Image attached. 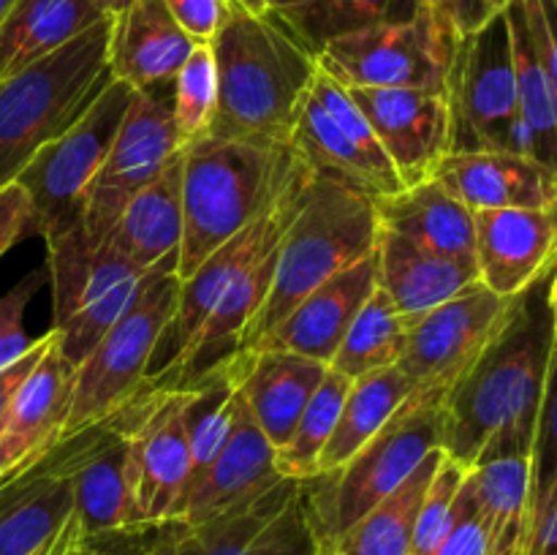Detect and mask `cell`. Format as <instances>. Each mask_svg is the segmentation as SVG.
Instances as JSON below:
<instances>
[{"mask_svg":"<svg viewBox=\"0 0 557 555\" xmlns=\"http://www.w3.org/2000/svg\"><path fill=\"white\" fill-rule=\"evenodd\" d=\"M547 281L517 299L509 324L444 397L441 449L460 466L531 455L555 359Z\"/></svg>","mask_w":557,"mask_h":555,"instance_id":"cell-1","label":"cell"},{"mask_svg":"<svg viewBox=\"0 0 557 555\" xmlns=\"http://www.w3.org/2000/svg\"><path fill=\"white\" fill-rule=\"evenodd\" d=\"M218 112L207 136L288 145L319 71L315 52L275 14L228 5L212 38Z\"/></svg>","mask_w":557,"mask_h":555,"instance_id":"cell-2","label":"cell"},{"mask_svg":"<svg viewBox=\"0 0 557 555\" xmlns=\"http://www.w3.org/2000/svg\"><path fill=\"white\" fill-rule=\"evenodd\" d=\"M308 172L292 145L205 136L183 147L180 281L226 239L261 221Z\"/></svg>","mask_w":557,"mask_h":555,"instance_id":"cell-3","label":"cell"},{"mask_svg":"<svg viewBox=\"0 0 557 555\" xmlns=\"http://www.w3.org/2000/svg\"><path fill=\"white\" fill-rule=\"evenodd\" d=\"M379 243V218L373 199L313 174L302 210L288 226L264 305L250 321L239 351L253 348L267 332L275 330L313 288L348 270Z\"/></svg>","mask_w":557,"mask_h":555,"instance_id":"cell-4","label":"cell"},{"mask_svg":"<svg viewBox=\"0 0 557 555\" xmlns=\"http://www.w3.org/2000/svg\"><path fill=\"white\" fill-rule=\"evenodd\" d=\"M114 16L0 82V185L16 180L44 145L58 139L85 114L112 79L109 41Z\"/></svg>","mask_w":557,"mask_h":555,"instance_id":"cell-5","label":"cell"},{"mask_svg":"<svg viewBox=\"0 0 557 555\" xmlns=\"http://www.w3.org/2000/svg\"><path fill=\"white\" fill-rule=\"evenodd\" d=\"M444 444V400L411 392L395 417L335 471L299 482L315 544H326L395 493Z\"/></svg>","mask_w":557,"mask_h":555,"instance_id":"cell-6","label":"cell"},{"mask_svg":"<svg viewBox=\"0 0 557 555\" xmlns=\"http://www.w3.org/2000/svg\"><path fill=\"white\" fill-rule=\"evenodd\" d=\"M180 297L177 264L166 261L145 272L136 297L107 335L76 365L74 400L65 435L79 433L128 406L147 386L152 354Z\"/></svg>","mask_w":557,"mask_h":555,"instance_id":"cell-7","label":"cell"},{"mask_svg":"<svg viewBox=\"0 0 557 555\" xmlns=\"http://www.w3.org/2000/svg\"><path fill=\"white\" fill-rule=\"evenodd\" d=\"M128 82L109 79L92 98L79 120L65 134L44 145L27 166L16 174V183L27 190L33 205V234L44 243H54L82 229V205L92 177L109 156L120 123L134 98Z\"/></svg>","mask_w":557,"mask_h":555,"instance_id":"cell-8","label":"cell"},{"mask_svg":"<svg viewBox=\"0 0 557 555\" xmlns=\"http://www.w3.org/2000/svg\"><path fill=\"white\" fill-rule=\"evenodd\" d=\"M460 33L433 3L406 22L346 33L315 52L319 69L343 87H419L446 92Z\"/></svg>","mask_w":557,"mask_h":555,"instance_id":"cell-9","label":"cell"},{"mask_svg":"<svg viewBox=\"0 0 557 555\" xmlns=\"http://www.w3.org/2000/svg\"><path fill=\"white\" fill-rule=\"evenodd\" d=\"M446 96L451 109V150H506L539 158L536 139L520 118L506 11L462 38Z\"/></svg>","mask_w":557,"mask_h":555,"instance_id":"cell-10","label":"cell"},{"mask_svg":"<svg viewBox=\"0 0 557 555\" xmlns=\"http://www.w3.org/2000/svg\"><path fill=\"white\" fill-rule=\"evenodd\" d=\"M288 145L310 172L373 201L406 188L351 92L321 69L305 96Z\"/></svg>","mask_w":557,"mask_h":555,"instance_id":"cell-11","label":"cell"},{"mask_svg":"<svg viewBox=\"0 0 557 555\" xmlns=\"http://www.w3.org/2000/svg\"><path fill=\"white\" fill-rule=\"evenodd\" d=\"M180 147L172 112V82L136 90L109 156L92 177L82 205V229L96 250L128 201L163 172Z\"/></svg>","mask_w":557,"mask_h":555,"instance_id":"cell-12","label":"cell"},{"mask_svg":"<svg viewBox=\"0 0 557 555\" xmlns=\"http://www.w3.org/2000/svg\"><path fill=\"white\" fill-rule=\"evenodd\" d=\"M313 528L305 515L297 479L221 515L188 526L166 520L152 526L150 555H315Z\"/></svg>","mask_w":557,"mask_h":555,"instance_id":"cell-13","label":"cell"},{"mask_svg":"<svg viewBox=\"0 0 557 555\" xmlns=\"http://www.w3.org/2000/svg\"><path fill=\"white\" fill-rule=\"evenodd\" d=\"M517 299L500 297L476 281L413 321L408 326L406 351L397 362L413 392L444 400L504 332Z\"/></svg>","mask_w":557,"mask_h":555,"instance_id":"cell-14","label":"cell"},{"mask_svg":"<svg viewBox=\"0 0 557 555\" xmlns=\"http://www.w3.org/2000/svg\"><path fill=\"white\" fill-rule=\"evenodd\" d=\"M310 180H313V172L302 174L261 221L250 223L248 229H243V232L234 234L232 239H226V243H223L221 248L212 250L185 281H180L177 308H174L172 321L163 326L161 341H158L156 354H152L147 381L163 375L174 362H177L180 354H183L185 346L194 341L199 326L205 324L210 310L215 308L221 294L226 292L228 283H232L245 267L253 264L259 256L270 254L272 248H277V245L283 243L288 226L294 223L297 212L302 210Z\"/></svg>","mask_w":557,"mask_h":555,"instance_id":"cell-15","label":"cell"},{"mask_svg":"<svg viewBox=\"0 0 557 555\" xmlns=\"http://www.w3.org/2000/svg\"><path fill=\"white\" fill-rule=\"evenodd\" d=\"M98 424L63 435L0 477V555H36L74 515V477Z\"/></svg>","mask_w":557,"mask_h":555,"instance_id":"cell-16","label":"cell"},{"mask_svg":"<svg viewBox=\"0 0 557 555\" xmlns=\"http://www.w3.org/2000/svg\"><path fill=\"white\" fill-rule=\"evenodd\" d=\"M183 408L185 390L147 381L131 424V473L145 526L172 520L188 484L190 449Z\"/></svg>","mask_w":557,"mask_h":555,"instance_id":"cell-17","label":"cell"},{"mask_svg":"<svg viewBox=\"0 0 557 555\" xmlns=\"http://www.w3.org/2000/svg\"><path fill=\"white\" fill-rule=\"evenodd\" d=\"M403 185L433 177L451 150L449 96L419 87H346Z\"/></svg>","mask_w":557,"mask_h":555,"instance_id":"cell-18","label":"cell"},{"mask_svg":"<svg viewBox=\"0 0 557 555\" xmlns=\"http://www.w3.org/2000/svg\"><path fill=\"white\" fill-rule=\"evenodd\" d=\"M479 281L500 297H522L557 267V201L473 212Z\"/></svg>","mask_w":557,"mask_h":555,"instance_id":"cell-19","label":"cell"},{"mask_svg":"<svg viewBox=\"0 0 557 555\" xmlns=\"http://www.w3.org/2000/svg\"><path fill=\"white\" fill-rule=\"evenodd\" d=\"M141 392L117 414L101 419L96 441L76 468L74 511L87 536L145 526L136 506L134 473H131V424Z\"/></svg>","mask_w":557,"mask_h":555,"instance_id":"cell-20","label":"cell"},{"mask_svg":"<svg viewBox=\"0 0 557 555\" xmlns=\"http://www.w3.org/2000/svg\"><path fill=\"white\" fill-rule=\"evenodd\" d=\"M275 455L277 449L267 441L239 397L226 444L212 466L185 490L172 520L194 526L275 488L281 479H286L277 471Z\"/></svg>","mask_w":557,"mask_h":555,"instance_id":"cell-21","label":"cell"},{"mask_svg":"<svg viewBox=\"0 0 557 555\" xmlns=\"http://www.w3.org/2000/svg\"><path fill=\"white\" fill-rule=\"evenodd\" d=\"M379 286L375 250L348 270L337 272L308 294L281 324L267 332L253 348H275L330 365L341 348L348 326ZM250 351V348H248Z\"/></svg>","mask_w":557,"mask_h":555,"instance_id":"cell-22","label":"cell"},{"mask_svg":"<svg viewBox=\"0 0 557 555\" xmlns=\"http://www.w3.org/2000/svg\"><path fill=\"white\" fill-rule=\"evenodd\" d=\"M76 368L60 351L52 330L47 351L16 390L0 424V477L58 444L69 424Z\"/></svg>","mask_w":557,"mask_h":555,"instance_id":"cell-23","label":"cell"},{"mask_svg":"<svg viewBox=\"0 0 557 555\" xmlns=\"http://www.w3.org/2000/svg\"><path fill=\"white\" fill-rule=\"evenodd\" d=\"M471 212L557 201V172L539 158L506 150H449L433 169Z\"/></svg>","mask_w":557,"mask_h":555,"instance_id":"cell-24","label":"cell"},{"mask_svg":"<svg viewBox=\"0 0 557 555\" xmlns=\"http://www.w3.org/2000/svg\"><path fill=\"white\" fill-rule=\"evenodd\" d=\"M239 397L275 449L286 446L330 365L275 348L237 351Z\"/></svg>","mask_w":557,"mask_h":555,"instance_id":"cell-25","label":"cell"},{"mask_svg":"<svg viewBox=\"0 0 557 555\" xmlns=\"http://www.w3.org/2000/svg\"><path fill=\"white\" fill-rule=\"evenodd\" d=\"M375 261L379 288H384L408 326L479 281L476 261L422 248L386 229H379Z\"/></svg>","mask_w":557,"mask_h":555,"instance_id":"cell-26","label":"cell"},{"mask_svg":"<svg viewBox=\"0 0 557 555\" xmlns=\"http://www.w3.org/2000/svg\"><path fill=\"white\" fill-rule=\"evenodd\" d=\"M196 41L174 22L163 0H136L114 16L109 74L134 90L174 82Z\"/></svg>","mask_w":557,"mask_h":555,"instance_id":"cell-27","label":"cell"},{"mask_svg":"<svg viewBox=\"0 0 557 555\" xmlns=\"http://www.w3.org/2000/svg\"><path fill=\"white\" fill-rule=\"evenodd\" d=\"M101 245H109L139 270L180 259L183 245V150L139 190Z\"/></svg>","mask_w":557,"mask_h":555,"instance_id":"cell-28","label":"cell"},{"mask_svg":"<svg viewBox=\"0 0 557 555\" xmlns=\"http://www.w3.org/2000/svg\"><path fill=\"white\" fill-rule=\"evenodd\" d=\"M379 229L395 232L422 248L476 261V229L473 212L446 188L428 177L373 201Z\"/></svg>","mask_w":557,"mask_h":555,"instance_id":"cell-29","label":"cell"},{"mask_svg":"<svg viewBox=\"0 0 557 555\" xmlns=\"http://www.w3.org/2000/svg\"><path fill=\"white\" fill-rule=\"evenodd\" d=\"M145 270L131 264L125 256L109 245H98L92 250L87 281L82 286L74 310L52 330L58 332L60 351L71 365H79L109 332V326L125 313L131 299L136 297Z\"/></svg>","mask_w":557,"mask_h":555,"instance_id":"cell-30","label":"cell"},{"mask_svg":"<svg viewBox=\"0 0 557 555\" xmlns=\"http://www.w3.org/2000/svg\"><path fill=\"white\" fill-rule=\"evenodd\" d=\"M107 20L87 0H16L0 25V82Z\"/></svg>","mask_w":557,"mask_h":555,"instance_id":"cell-31","label":"cell"},{"mask_svg":"<svg viewBox=\"0 0 557 555\" xmlns=\"http://www.w3.org/2000/svg\"><path fill=\"white\" fill-rule=\"evenodd\" d=\"M444 449H433L417 471L400 484L392 495H386L379 506L359 517L351 528L321 544V555H411L413 526L417 511L428 493L433 473L438 468Z\"/></svg>","mask_w":557,"mask_h":555,"instance_id":"cell-32","label":"cell"},{"mask_svg":"<svg viewBox=\"0 0 557 555\" xmlns=\"http://www.w3.org/2000/svg\"><path fill=\"white\" fill-rule=\"evenodd\" d=\"M468 488L493 555H522L531 506V455H500L468 468Z\"/></svg>","mask_w":557,"mask_h":555,"instance_id":"cell-33","label":"cell"},{"mask_svg":"<svg viewBox=\"0 0 557 555\" xmlns=\"http://www.w3.org/2000/svg\"><path fill=\"white\" fill-rule=\"evenodd\" d=\"M411 381L397 365L354 379L346 400H343L335 430H332L330 441H326L324 452L315 462V477L335 471L343 462L351 460L395 417V411L411 397Z\"/></svg>","mask_w":557,"mask_h":555,"instance_id":"cell-34","label":"cell"},{"mask_svg":"<svg viewBox=\"0 0 557 555\" xmlns=\"http://www.w3.org/2000/svg\"><path fill=\"white\" fill-rule=\"evenodd\" d=\"M511 30V58H515L517 98H520V118L536 139L539 158L557 172V103L547 69L539 54L536 38L528 25L522 0H509L506 5Z\"/></svg>","mask_w":557,"mask_h":555,"instance_id":"cell-35","label":"cell"},{"mask_svg":"<svg viewBox=\"0 0 557 555\" xmlns=\"http://www.w3.org/2000/svg\"><path fill=\"white\" fill-rule=\"evenodd\" d=\"M408 324L384 288L375 286L368 303L357 313V319L348 326L341 348L332 357L330 368L343 373L346 379L375 373V370L395 368L406 351Z\"/></svg>","mask_w":557,"mask_h":555,"instance_id":"cell-36","label":"cell"},{"mask_svg":"<svg viewBox=\"0 0 557 555\" xmlns=\"http://www.w3.org/2000/svg\"><path fill=\"white\" fill-rule=\"evenodd\" d=\"M422 3L424 0H310L275 16L286 22L313 52H319L326 41L346 33L411 20Z\"/></svg>","mask_w":557,"mask_h":555,"instance_id":"cell-37","label":"cell"},{"mask_svg":"<svg viewBox=\"0 0 557 555\" xmlns=\"http://www.w3.org/2000/svg\"><path fill=\"white\" fill-rule=\"evenodd\" d=\"M348 386H351V379H346V375L332 368L326 370L324 381L305 406L292 439L286 441V446L277 449L275 466L281 477L297 479V482L315 477V462H319L321 452H324L326 441L335 430Z\"/></svg>","mask_w":557,"mask_h":555,"instance_id":"cell-38","label":"cell"},{"mask_svg":"<svg viewBox=\"0 0 557 555\" xmlns=\"http://www.w3.org/2000/svg\"><path fill=\"white\" fill-rule=\"evenodd\" d=\"M172 112L180 147L205 139L218 112V65L212 44H196L172 82Z\"/></svg>","mask_w":557,"mask_h":555,"instance_id":"cell-39","label":"cell"},{"mask_svg":"<svg viewBox=\"0 0 557 555\" xmlns=\"http://www.w3.org/2000/svg\"><path fill=\"white\" fill-rule=\"evenodd\" d=\"M466 477L468 468L460 466L457 460H451L444 452V457H441L438 468H435L433 473V482H430L428 493H424L422 504H419L411 555H430L441 542H444L449 528L455 526L457 498H460Z\"/></svg>","mask_w":557,"mask_h":555,"instance_id":"cell-40","label":"cell"},{"mask_svg":"<svg viewBox=\"0 0 557 555\" xmlns=\"http://www.w3.org/2000/svg\"><path fill=\"white\" fill-rule=\"evenodd\" d=\"M557 351V348H555ZM557 504V359H553L549 370L547 397H544L542 417H539L536 441L531 452V506H528V528H531L547 515ZM525 550V547H522Z\"/></svg>","mask_w":557,"mask_h":555,"instance_id":"cell-41","label":"cell"},{"mask_svg":"<svg viewBox=\"0 0 557 555\" xmlns=\"http://www.w3.org/2000/svg\"><path fill=\"white\" fill-rule=\"evenodd\" d=\"M47 270H33L16 286L0 294V370L14 365L33 348V337L25 332V310L41 288Z\"/></svg>","mask_w":557,"mask_h":555,"instance_id":"cell-42","label":"cell"},{"mask_svg":"<svg viewBox=\"0 0 557 555\" xmlns=\"http://www.w3.org/2000/svg\"><path fill=\"white\" fill-rule=\"evenodd\" d=\"M430 555H493L490 531L487 526H484L482 515H479L476 504H473L468 477L466 482H462L460 498H457L455 526L449 528L444 542H441Z\"/></svg>","mask_w":557,"mask_h":555,"instance_id":"cell-43","label":"cell"},{"mask_svg":"<svg viewBox=\"0 0 557 555\" xmlns=\"http://www.w3.org/2000/svg\"><path fill=\"white\" fill-rule=\"evenodd\" d=\"M169 14L196 44H212L228 16L232 0H163Z\"/></svg>","mask_w":557,"mask_h":555,"instance_id":"cell-44","label":"cell"},{"mask_svg":"<svg viewBox=\"0 0 557 555\" xmlns=\"http://www.w3.org/2000/svg\"><path fill=\"white\" fill-rule=\"evenodd\" d=\"M33 234V205L27 190L16 180L0 185V256Z\"/></svg>","mask_w":557,"mask_h":555,"instance_id":"cell-45","label":"cell"},{"mask_svg":"<svg viewBox=\"0 0 557 555\" xmlns=\"http://www.w3.org/2000/svg\"><path fill=\"white\" fill-rule=\"evenodd\" d=\"M522 9H525L528 25L536 38L557 103V0H522Z\"/></svg>","mask_w":557,"mask_h":555,"instance_id":"cell-46","label":"cell"},{"mask_svg":"<svg viewBox=\"0 0 557 555\" xmlns=\"http://www.w3.org/2000/svg\"><path fill=\"white\" fill-rule=\"evenodd\" d=\"M424 3L438 5L446 20L455 25V30L460 33V38H468L490 25L495 16L504 14L509 0H424Z\"/></svg>","mask_w":557,"mask_h":555,"instance_id":"cell-47","label":"cell"},{"mask_svg":"<svg viewBox=\"0 0 557 555\" xmlns=\"http://www.w3.org/2000/svg\"><path fill=\"white\" fill-rule=\"evenodd\" d=\"M152 526L85 536V555H150Z\"/></svg>","mask_w":557,"mask_h":555,"instance_id":"cell-48","label":"cell"},{"mask_svg":"<svg viewBox=\"0 0 557 555\" xmlns=\"http://www.w3.org/2000/svg\"><path fill=\"white\" fill-rule=\"evenodd\" d=\"M49 341H52V330L44 332L41 337H36V343H33V348L25 354V357L16 359L14 365H9V368L0 370V424H3L5 411H9L11 400H14L16 390L22 386V381L30 375V370L36 368L38 359H41L44 351H47Z\"/></svg>","mask_w":557,"mask_h":555,"instance_id":"cell-49","label":"cell"},{"mask_svg":"<svg viewBox=\"0 0 557 555\" xmlns=\"http://www.w3.org/2000/svg\"><path fill=\"white\" fill-rule=\"evenodd\" d=\"M85 536L87 533H85V528H82V520L76 517V511H74V515H71V520L60 528L58 536H54L47 547L38 550L36 555H71L76 547H79L82 539Z\"/></svg>","mask_w":557,"mask_h":555,"instance_id":"cell-50","label":"cell"},{"mask_svg":"<svg viewBox=\"0 0 557 555\" xmlns=\"http://www.w3.org/2000/svg\"><path fill=\"white\" fill-rule=\"evenodd\" d=\"M234 3L245 5V9L256 11V14H286V11L299 9V5L310 3V0H234Z\"/></svg>","mask_w":557,"mask_h":555,"instance_id":"cell-51","label":"cell"},{"mask_svg":"<svg viewBox=\"0 0 557 555\" xmlns=\"http://www.w3.org/2000/svg\"><path fill=\"white\" fill-rule=\"evenodd\" d=\"M87 3L96 5V9L101 11V14H107V16H120L125 9H131V5H134L136 0H87Z\"/></svg>","mask_w":557,"mask_h":555,"instance_id":"cell-52","label":"cell"},{"mask_svg":"<svg viewBox=\"0 0 557 555\" xmlns=\"http://www.w3.org/2000/svg\"><path fill=\"white\" fill-rule=\"evenodd\" d=\"M547 303H549V313H553L555 343H557V267L553 272V281H547Z\"/></svg>","mask_w":557,"mask_h":555,"instance_id":"cell-53","label":"cell"},{"mask_svg":"<svg viewBox=\"0 0 557 555\" xmlns=\"http://www.w3.org/2000/svg\"><path fill=\"white\" fill-rule=\"evenodd\" d=\"M16 0H0V25H3V20L9 16V11L14 9Z\"/></svg>","mask_w":557,"mask_h":555,"instance_id":"cell-54","label":"cell"},{"mask_svg":"<svg viewBox=\"0 0 557 555\" xmlns=\"http://www.w3.org/2000/svg\"><path fill=\"white\" fill-rule=\"evenodd\" d=\"M555 359H557V351H555Z\"/></svg>","mask_w":557,"mask_h":555,"instance_id":"cell-55","label":"cell"},{"mask_svg":"<svg viewBox=\"0 0 557 555\" xmlns=\"http://www.w3.org/2000/svg\"><path fill=\"white\" fill-rule=\"evenodd\" d=\"M315 555H321V553H315Z\"/></svg>","mask_w":557,"mask_h":555,"instance_id":"cell-56","label":"cell"}]
</instances>
